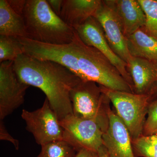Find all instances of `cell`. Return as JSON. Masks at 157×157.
Wrapping results in <instances>:
<instances>
[{"label": "cell", "mask_w": 157, "mask_h": 157, "mask_svg": "<svg viewBox=\"0 0 157 157\" xmlns=\"http://www.w3.org/2000/svg\"><path fill=\"white\" fill-rule=\"evenodd\" d=\"M23 54H24L23 48L17 38L0 36V63L14 61Z\"/></svg>", "instance_id": "obj_18"}, {"label": "cell", "mask_w": 157, "mask_h": 157, "mask_svg": "<svg viewBox=\"0 0 157 157\" xmlns=\"http://www.w3.org/2000/svg\"><path fill=\"white\" fill-rule=\"evenodd\" d=\"M21 116L26 124V129L33 134L36 142L41 146L63 140V129L47 98L42 107L35 111L23 109Z\"/></svg>", "instance_id": "obj_7"}, {"label": "cell", "mask_w": 157, "mask_h": 157, "mask_svg": "<svg viewBox=\"0 0 157 157\" xmlns=\"http://www.w3.org/2000/svg\"><path fill=\"white\" fill-rule=\"evenodd\" d=\"M94 17L101 24L112 50L127 63L131 55L122 27L115 12L105 1H101Z\"/></svg>", "instance_id": "obj_10"}, {"label": "cell", "mask_w": 157, "mask_h": 157, "mask_svg": "<svg viewBox=\"0 0 157 157\" xmlns=\"http://www.w3.org/2000/svg\"><path fill=\"white\" fill-rule=\"evenodd\" d=\"M101 2V0H63L59 17L74 29L94 16Z\"/></svg>", "instance_id": "obj_14"}, {"label": "cell", "mask_w": 157, "mask_h": 157, "mask_svg": "<svg viewBox=\"0 0 157 157\" xmlns=\"http://www.w3.org/2000/svg\"><path fill=\"white\" fill-rule=\"evenodd\" d=\"M14 67L22 82L38 88L45 94L59 120L73 114L70 92L82 80L67 68L25 54L14 61Z\"/></svg>", "instance_id": "obj_1"}, {"label": "cell", "mask_w": 157, "mask_h": 157, "mask_svg": "<svg viewBox=\"0 0 157 157\" xmlns=\"http://www.w3.org/2000/svg\"><path fill=\"white\" fill-rule=\"evenodd\" d=\"M74 157H100L98 152L92 151L87 149L79 150Z\"/></svg>", "instance_id": "obj_25"}, {"label": "cell", "mask_w": 157, "mask_h": 157, "mask_svg": "<svg viewBox=\"0 0 157 157\" xmlns=\"http://www.w3.org/2000/svg\"><path fill=\"white\" fill-rule=\"evenodd\" d=\"M135 157H157V135H141L132 139Z\"/></svg>", "instance_id": "obj_17"}, {"label": "cell", "mask_w": 157, "mask_h": 157, "mask_svg": "<svg viewBox=\"0 0 157 157\" xmlns=\"http://www.w3.org/2000/svg\"><path fill=\"white\" fill-rule=\"evenodd\" d=\"M108 129L103 135V145L110 157H135L132 138L123 122L110 109Z\"/></svg>", "instance_id": "obj_11"}, {"label": "cell", "mask_w": 157, "mask_h": 157, "mask_svg": "<svg viewBox=\"0 0 157 157\" xmlns=\"http://www.w3.org/2000/svg\"><path fill=\"white\" fill-rule=\"evenodd\" d=\"M47 2L53 12L58 16H60L63 0H48Z\"/></svg>", "instance_id": "obj_24"}, {"label": "cell", "mask_w": 157, "mask_h": 157, "mask_svg": "<svg viewBox=\"0 0 157 157\" xmlns=\"http://www.w3.org/2000/svg\"><path fill=\"white\" fill-rule=\"evenodd\" d=\"M149 96L152 101L157 98V85L152 90Z\"/></svg>", "instance_id": "obj_27"}, {"label": "cell", "mask_w": 157, "mask_h": 157, "mask_svg": "<svg viewBox=\"0 0 157 157\" xmlns=\"http://www.w3.org/2000/svg\"><path fill=\"white\" fill-rule=\"evenodd\" d=\"M30 86L20 79L14 70V61L0 64V119L2 121L24 102L26 91Z\"/></svg>", "instance_id": "obj_9"}, {"label": "cell", "mask_w": 157, "mask_h": 157, "mask_svg": "<svg viewBox=\"0 0 157 157\" xmlns=\"http://www.w3.org/2000/svg\"><path fill=\"white\" fill-rule=\"evenodd\" d=\"M119 19L126 38L142 28L146 16L138 0H105Z\"/></svg>", "instance_id": "obj_12"}, {"label": "cell", "mask_w": 157, "mask_h": 157, "mask_svg": "<svg viewBox=\"0 0 157 157\" xmlns=\"http://www.w3.org/2000/svg\"><path fill=\"white\" fill-rule=\"evenodd\" d=\"M127 64L134 84V93L149 95L157 85V64L131 56Z\"/></svg>", "instance_id": "obj_13"}, {"label": "cell", "mask_w": 157, "mask_h": 157, "mask_svg": "<svg viewBox=\"0 0 157 157\" xmlns=\"http://www.w3.org/2000/svg\"><path fill=\"white\" fill-rule=\"evenodd\" d=\"M0 36L28 38L23 17L11 9L7 0L0 1Z\"/></svg>", "instance_id": "obj_16"}, {"label": "cell", "mask_w": 157, "mask_h": 157, "mask_svg": "<svg viewBox=\"0 0 157 157\" xmlns=\"http://www.w3.org/2000/svg\"><path fill=\"white\" fill-rule=\"evenodd\" d=\"M100 86L101 91L112 103L116 113L128 130L132 139L142 135L152 100L148 95L109 89Z\"/></svg>", "instance_id": "obj_5"}, {"label": "cell", "mask_w": 157, "mask_h": 157, "mask_svg": "<svg viewBox=\"0 0 157 157\" xmlns=\"http://www.w3.org/2000/svg\"><path fill=\"white\" fill-rule=\"evenodd\" d=\"M74 29L85 44L96 48L110 61L131 86L134 93V84L127 69L128 64L112 50L99 21L92 16Z\"/></svg>", "instance_id": "obj_8"}, {"label": "cell", "mask_w": 157, "mask_h": 157, "mask_svg": "<svg viewBox=\"0 0 157 157\" xmlns=\"http://www.w3.org/2000/svg\"><path fill=\"white\" fill-rule=\"evenodd\" d=\"M37 157H74L77 151L63 140H57L41 146Z\"/></svg>", "instance_id": "obj_19"}, {"label": "cell", "mask_w": 157, "mask_h": 157, "mask_svg": "<svg viewBox=\"0 0 157 157\" xmlns=\"http://www.w3.org/2000/svg\"><path fill=\"white\" fill-rule=\"evenodd\" d=\"M127 47L132 56L145 59L157 64V39L142 30L126 38Z\"/></svg>", "instance_id": "obj_15"}, {"label": "cell", "mask_w": 157, "mask_h": 157, "mask_svg": "<svg viewBox=\"0 0 157 157\" xmlns=\"http://www.w3.org/2000/svg\"><path fill=\"white\" fill-rule=\"evenodd\" d=\"M82 81L94 82L109 89L134 93L115 66L99 50L85 44L75 31L71 42Z\"/></svg>", "instance_id": "obj_3"}, {"label": "cell", "mask_w": 157, "mask_h": 157, "mask_svg": "<svg viewBox=\"0 0 157 157\" xmlns=\"http://www.w3.org/2000/svg\"><path fill=\"white\" fill-rule=\"evenodd\" d=\"M59 123L64 130L63 140L76 151L84 149L98 152L103 145L104 132L95 121L71 114L59 120Z\"/></svg>", "instance_id": "obj_6"}, {"label": "cell", "mask_w": 157, "mask_h": 157, "mask_svg": "<svg viewBox=\"0 0 157 157\" xmlns=\"http://www.w3.org/2000/svg\"><path fill=\"white\" fill-rule=\"evenodd\" d=\"M73 115L95 121L104 133L109 126L110 101L94 82L82 81L70 92Z\"/></svg>", "instance_id": "obj_4"}, {"label": "cell", "mask_w": 157, "mask_h": 157, "mask_svg": "<svg viewBox=\"0 0 157 157\" xmlns=\"http://www.w3.org/2000/svg\"><path fill=\"white\" fill-rule=\"evenodd\" d=\"M0 139L1 140H6L10 141L13 144L14 147L17 150L19 148V141L14 139L8 132L6 130V126L3 121H0Z\"/></svg>", "instance_id": "obj_22"}, {"label": "cell", "mask_w": 157, "mask_h": 157, "mask_svg": "<svg viewBox=\"0 0 157 157\" xmlns=\"http://www.w3.org/2000/svg\"><path fill=\"white\" fill-rule=\"evenodd\" d=\"M98 152L100 157H110L107 149L103 145L100 147Z\"/></svg>", "instance_id": "obj_26"}, {"label": "cell", "mask_w": 157, "mask_h": 157, "mask_svg": "<svg viewBox=\"0 0 157 157\" xmlns=\"http://www.w3.org/2000/svg\"><path fill=\"white\" fill-rule=\"evenodd\" d=\"M27 0H7L9 6L16 13L22 16Z\"/></svg>", "instance_id": "obj_23"}, {"label": "cell", "mask_w": 157, "mask_h": 157, "mask_svg": "<svg viewBox=\"0 0 157 157\" xmlns=\"http://www.w3.org/2000/svg\"><path fill=\"white\" fill-rule=\"evenodd\" d=\"M147 115L142 135H157V98L151 102Z\"/></svg>", "instance_id": "obj_21"}, {"label": "cell", "mask_w": 157, "mask_h": 157, "mask_svg": "<svg viewBox=\"0 0 157 157\" xmlns=\"http://www.w3.org/2000/svg\"><path fill=\"white\" fill-rule=\"evenodd\" d=\"M22 17L28 39L64 45L73 40L75 30L56 14L45 0H27Z\"/></svg>", "instance_id": "obj_2"}, {"label": "cell", "mask_w": 157, "mask_h": 157, "mask_svg": "<svg viewBox=\"0 0 157 157\" xmlns=\"http://www.w3.org/2000/svg\"><path fill=\"white\" fill-rule=\"evenodd\" d=\"M146 16L145 25L140 29L157 39V0H138Z\"/></svg>", "instance_id": "obj_20"}]
</instances>
